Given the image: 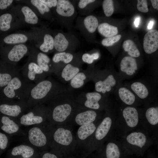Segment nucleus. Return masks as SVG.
Returning <instances> with one entry per match:
<instances>
[{
	"instance_id": "a878e982",
	"label": "nucleus",
	"mask_w": 158,
	"mask_h": 158,
	"mask_svg": "<svg viewBox=\"0 0 158 158\" xmlns=\"http://www.w3.org/2000/svg\"><path fill=\"white\" fill-rule=\"evenodd\" d=\"M80 69L70 63L66 65L61 73V76L66 81L70 80L79 72Z\"/></svg>"
},
{
	"instance_id": "473e14b6",
	"label": "nucleus",
	"mask_w": 158,
	"mask_h": 158,
	"mask_svg": "<svg viewBox=\"0 0 158 158\" xmlns=\"http://www.w3.org/2000/svg\"><path fill=\"white\" fill-rule=\"evenodd\" d=\"M132 90L140 98H146L148 95V91L146 87L142 83L136 82L131 86Z\"/></svg>"
},
{
	"instance_id": "20e7f679",
	"label": "nucleus",
	"mask_w": 158,
	"mask_h": 158,
	"mask_svg": "<svg viewBox=\"0 0 158 158\" xmlns=\"http://www.w3.org/2000/svg\"><path fill=\"white\" fill-rule=\"evenodd\" d=\"M20 73L27 81L36 84L45 79L47 75L35 61H29L22 68Z\"/></svg>"
},
{
	"instance_id": "39448f33",
	"label": "nucleus",
	"mask_w": 158,
	"mask_h": 158,
	"mask_svg": "<svg viewBox=\"0 0 158 158\" xmlns=\"http://www.w3.org/2000/svg\"><path fill=\"white\" fill-rule=\"evenodd\" d=\"M54 38V48L58 52H66L76 44H74V42H76L74 37L63 32L58 33Z\"/></svg>"
},
{
	"instance_id": "a19ab883",
	"label": "nucleus",
	"mask_w": 158,
	"mask_h": 158,
	"mask_svg": "<svg viewBox=\"0 0 158 158\" xmlns=\"http://www.w3.org/2000/svg\"><path fill=\"white\" fill-rule=\"evenodd\" d=\"M99 56L98 52L93 53L90 54L87 53L84 54L82 57L83 61L89 64H92L94 60L98 59Z\"/></svg>"
},
{
	"instance_id": "5701e85b",
	"label": "nucleus",
	"mask_w": 158,
	"mask_h": 158,
	"mask_svg": "<svg viewBox=\"0 0 158 158\" xmlns=\"http://www.w3.org/2000/svg\"><path fill=\"white\" fill-rule=\"evenodd\" d=\"M97 29L99 32L106 38L114 36L118 33L117 27L107 23H103L99 24Z\"/></svg>"
},
{
	"instance_id": "f3484780",
	"label": "nucleus",
	"mask_w": 158,
	"mask_h": 158,
	"mask_svg": "<svg viewBox=\"0 0 158 158\" xmlns=\"http://www.w3.org/2000/svg\"><path fill=\"white\" fill-rule=\"evenodd\" d=\"M20 70L13 65L7 71L2 73L0 72V87H5L13 78L19 75Z\"/></svg>"
},
{
	"instance_id": "4be33fe9",
	"label": "nucleus",
	"mask_w": 158,
	"mask_h": 158,
	"mask_svg": "<svg viewBox=\"0 0 158 158\" xmlns=\"http://www.w3.org/2000/svg\"><path fill=\"white\" fill-rule=\"evenodd\" d=\"M86 100L84 105L88 108L97 109L99 108L100 106L98 103L101 98L100 94L97 92H89L85 95Z\"/></svg>"
},
{
	"instance_id": "4c0bfd02",
	"label": "nucleus",
	"mask_w": 158,
	"mask_h": 158,
	"mask_svg": "<svg viewBox=\"0 0 158 158\" xmlns=\"http://www.w3.org/2000/svg\"><path fill=\"white\" fill-rule=\"evenodd\" d=\"M12 16L10 13H6L0 16V30L5 31L8 30L11 27V23Z\"/></svg>"
},
{
	"instance_id": "aec40b11",
	"label": "nucleus",
	"mask_w": 158,
	"mask_h": 158,
	"mask_svg": "<svg viewBox=\"0 0 158 158\" xmlns=\"http://www.w3.org/2000/svg\"><path fill=\"white\" fill-rule=\"evenodd\" d=\"M112 120L109 117L105 118L98 127L95 133L96 138L101 140L107 134L111 128Z\"/></svg>"
},
{
	"instance_id": "6e6552de",
	"label": "nucleus",
	"mask_w": 158,
	"mask_h": 158,
	"mask_svg": "<svg viewBox=\"0 0 158 158\" xmlns=\"http://www.w3.org/2000/svg\"><path fill=\"white\" fill-rule=\"evenodd\" d=\"M143 47L145 51L148 54L155 51L158 48V31L151 30L145 35L143 39Z\"/></svg>"
},
{
	"instance_id": "79ce46f5",
	"label": "nucleus",
	"mask_w": 158,
	"mask_h": 158,
	"mask_svg": "<svg viewBox=\"0 0 158 158\" xmlns=\"http://www.w3.org/2000/svg\"><path fill=\"white\" fill-rule=\"evenodd\" d=\"M121 36L117 35L110 37L105 38L102 41V44L105 47H109L115 43L118 42L121 39Z\"/></svg>"
},
{
	"instance_id": "393cba45",
	"label": "nucleus",
	"mask_w": 158,
	"mask_h": 158,
	"mask_svg": "<svg viewBox=\"0 0 158 158\" xmlns=\"http://www.w3.org/2000/svg\"><path fill=\"white\" fill-rule=\"evenodd\" d=\"M34 152V150L32 147L22 145L14 147L11 153L14 156L20 155L24 158H29L33 155Z\"/></svg>"
},
{
	"instance_id": "c756f323",
	"label": "nucleus",
	"mask_w": 158,
	"mask_h": 158,
	"mask_svg": "<svg viewBox=\"0 0 158 158\" xmlns=\"http://www.w3.org/2000/svg\"><path fill=\"white\" fill-rule=\"evenodd\" d=\"M123 47L124 50L128 52V54L132 57H137L140 55V52L134 42L130 40L124 42Z\"/></svg>"
},
{
	"instance_id": "cd10ccee",
	"label": "nucleus",
	"mask_w": 158,
	"mask_h": 158,
	"mask_svg": "<svg viewBox=\"0 0 158 158\" xmlns=\"http://www.w3.org/2000/svg\"><path fill=\"white\" fill-rule=\"evenodd\" d=\"M73 58V55L70 53L65 51L58 52L54 55L52 58V61L55 63L62 62L67 64L70 63Z\"/></svg>"
},
{
	"instance_id": "72a5a7b5",
	"label": "nucleus",
	"mask_w": 158,
	"mask_h": 158,
	"mask_svg": "<svg viewBox=\"0 0 158 158\" xmlns=\"http://www.w3.org/2000/svg\"><path fill=\"white\" fill-rule=\"evenodd\" d=\"M44 41L40 47V50L43 52L47 53L54 48V38L50 35L45 34L44 37Z\"/></svg>"
},
{
	"instance_id": "ea45409f",
	"label": "nucleus",
	"mask_w": 158,
	"mask_h": 158,
	"mask_svg": "<svg viewBox=\"0 0 158 158\" xmlns=\"http://www.w3.org/2000/svg\"><path fill=\"white\" fill-rule=\"evenodd\" d=\"M30 2L32 5L37 8L40 13L42 15H44L46 13H49L50 11V9L40 0H32Z\"/></svg>"
},
{
	"instance_id": "f257e3e1",
	"label": "nucleus",
	"mask_w": 158,
	"mask_h": 158,
	"mask_svg": "<svg viewBox=\"0 0 158 158\" xmlns=\"http://www.w3.org/2000/svg\"><path fill=\"white\" fill-rule=\"evenodd\" d=\"M58 88L57 84L50 78L35 84L30 91L28 106H35L47 99H53L58 94Z\"/></svg>"
},
{
	"instance_id": "09e8293b",
	"label": "nucleus",
	"mask_w": 158,
	"mask_h": 158,
	"mask_svg": "<svg viewBox=\"0 0 158 158\" xmlns=\"http://www.w3.org/2000/svg\"><path fill=\"white\" fill-rule=\"evenodd\" d=\"M150 1L154 8L158 10V0H151Z\"/></svg>"
},
{
	"instance_id": "9d476101",
	"label": "nucleus",
	"mask_w": 158,
	"mask_h": 158,
	"mask_svg": "<svg viewBox=\"0 0 158 158\" xmlns=\"http://www.w3.org/2000/svg\"><path fill=\"white\" fill-rule=\"evenodd\" d=\"M32 111L22 116L20 118V123L25 126H30L33 124L40 123L43 120L42 117L37 115V112L39 109L37 105Z\"/></svg>"
},
{
	"instance_id": "423d86ee",
	"label": "nucleus",
	"mask_w": 158,
	"mask_h": 158,
	"mask_svg": "<svg viewBox=\"0 0 158 158\" xmlns=\"http://www.w3.org/2000/svg\"><path fill=\"white\" fill-rule=\"evenodd\" d=\"M78 21V27L85 38L87 33L95 32L99 25L97 18L92 15L86 16L81 19H79Z\"/></svg>"
},
{
	"instance_id": "412c9836",
	"label": "nucleus",
	"mask_w": 158,
	"mask_h": 158,
	"mask_svg": "<svg viewBox=\"0 0 158 158\" xmlns=\"http://www.w3.org/2000/svg\"><path fill=\"white\" fill-rule=\"evenodd\" d=\"M2 124L1 129L8 134H11L17 132L19 129L18 125L6 116H3L1 119Z\"/></svg>"
},
{
	"instance_id": "bb28decb",
	"label": "nucleus",
	"mask_w": 158,
	"mask_h": 158,
	"mask_svg": "<svg viewBox=\"0 0 158 158\" xmlns=\"http://www.w3.org/2000/svg\"><path fill=\"white\" fill-rule=\"evenodd\" d=\"M96 129L94 124L92 122L81 126L78 129V135L79 139L84 140L92 134Z\"/></svg>"
},
{
	"instance_id": "b1692460",
	"label": "nucleus",
	"mask_w": 158,
	"mask_h": 158,
	"mask_svg": "<svg viewBox=\"0 0 158 158\" xmlns=\"http://www.w3.org/2000/svg\"><path fill=\"white\" fill-rule=\"evenodd\" d=\"M126 140L130 144L142 148L145 144L146 138L142 133L133 132L127 136Z\"/></svg>"
},
{
	"instance_id": "2eb2a0df",
	"label": "nucleus",
	"mask_w": 158,
	"mask_h": 158,
	"mask_svg": "<svg viewBox=\"0 0 158 158\" xmlns=\"http://www.w3.org/2000/svg\"><path fill=\"white\" fill-rule=\"evenodd\" d=\"M123 114L128 126L133 127L137 125L138 121V115L135 108L130 107H126L123 111Z\"/></svg>"
},
{
	"instance_id": "c03bdc74",
	"label": "nucleus",
	"mask_w": 158,
	"mask_h": 158,
	"mask_svg": "<svg viewBox=\"0 0 158 158\" xmlns=\"http://www.w3.org/2000/svg\"><path fill=\"white\" fill-rule=\"evenodd\" d=\"M8 139L6 135L4 133L0 132V149L4 150L7 146Z\"/></svg>"
},
{
	"instance_id": "ddd939ff",
	"label": "nucleus",
	"mask_w": 158,
	"mask_h": 158,
	"mask_svg": "<svg viewBox=\"0 0 158 158\" xmlns=\"http://www.w3.org/2000/svg\"><path fill=\"white\" fill-rule=\"evenodd\" d=\"M54 138L57 143L64 145H69L73 140L70 131L61 128L56 130L54 135Z\"/></svg>"
},
{
	"instance_id": "e433bc0d",
	"label": "nucleus",
	"mask_w": 158,
	"mask_h": 158,
	"mask_svg": "<svg viewBox=\"0 0 158 158\" xmlns=\"http://www.w3.org/2000/svg\"><path fill=\"white\" fill-rule=\"evenodd\" d=\"M107 158H119L120 152L118 146L115 144L110 142L107 145L106 149Z\"/></svg>"
},
{
	"instance_id": "2f4dec72",
	"label": "nucleus",
	"mask_w": 158,
	"mask_h": 158,
	"mask_svg": "<svg viewBox=\"0 0 158 158\" xmlns=\"http://www.w3.org/2000/svg\"><path fill=\"white\" fill-rule=\"evenodd\" d=\"M21 11L25 16L24 19L26 23L32 24L37 23L38 18L30 8L27 6H23Z\"/></svg>"
},
{
	"instance_id": "7ed1b4c3",
	"label": "nucleus",
	"mask_w": 158,
	"mask_h": 158,
	"mask_svg": "<svg viewBox=\"0 0 158 158\" xmlns=\"http://www.w3.org/2000/svg\"><path fill=\"white\" fill-rule=\"evenodd\" d=\"M56 11L62 25L65 26L71 25L77 14L74 5L68 0H57Z\"/></svg>"
},
{
	"instance_id": "58836bf2",
	"label": "nucleus",
	"mask_w": 158,
	"mask_h": 158,
	"mask_svg": "<svg viewBox=\"0 0 158 158\" xmlns=\"http://www.w3.org/2000/svg\"><path fill=\"white\" fill-rule=\"evenodd\" d=\"M102 6L104 13L107 17H109L112 15L114 10L112 0H104Z\"/></svg>"
},
{
	"instance_id": "7c9ffc66",
	"label": "nucleus",
	"mask_w": 158,
	"mask_h": 158,
	"mask_svg": "<svg viewBox=\"0 0 158 158\" xmlns=\"http://www.w3.org/2000/svg\"><path fill=\"white\" fill-rule=\"evenodd\" d=\"M28 40L27 37L25 35L16 33L7 36L4 39V41L7 44H16L25 42Z\"/></svg>"
},
{
	"instance_id": "a18cd8bd",
	"label": "nucleus",
	"mask_w": 158,
	"mask_h": 158,
	"mask_svg": "<svg viewBox=\"0 0 158 158\" xmlns=\"http://www.w3.org/2000/svg\"><path fill=\"white\" fill-rule=\"evenodd\" d=\"M40 1L50 9L53 7H56L57 3V0H40Z\"/></svg>"
},
{
	"instance_id": "37998d69",
	"label": "nucleus",
	"mask_w": 158,
	"mask_h": 158,
	"mask_svg": "<svg viewBox=\"0 0 158 158\" xmlns=\"http://www.w3.org/2000/svg\"><path fill=\"white\" fill-rule=\"evenodd\" d=\"M137 8L139 11L143 13H147L148 11L147 1L138 0L137 4Z\"/></svg>"
},
{
	"instance_id": "f8f14e48",
	"label": "nucleus",
	"mask_w": 158,
	"mask_h": 158,
	"mask_svg": "<svg viewBox=\"0 0 158 158\" xmlns=\"http://www.w3.org/2000/svg\"><path fill=\"white\" fill-rule=\"evenodd\" d=\"M28 51L27 47L23 44L14 46L9 51L8 54V59L14 65V63L20 61Z\"/></svg>"
},
{
	"instance_id": "0eeeda50",
	"label": "nucleus",
	"mask_w": 158,
	"mask_h": 158,
	"mask_svg": "<svg viewBox=\"0 0 158 158\" xmlns=\"http://www.w3.org/2000/svg\"><path fill=\"white\" fill-rule=\"evenodd\" d=\"M28 106L26 102L12 101V104H3L0 105V112L6 115L16 117L23 111L24 107Z\"/></svg>"
},
{
	"instance_id": "1a4fd4ad",
	"label": "nucleus",
	"mask_w": 158,
	"mask_h": 158,
	"mask_svg": "<svg viewBox=\"0 0 158 158\" xmlns=\"http://www.w3.org/2000/svg\"><path fill=\"white\" fill-rule=\"evenodd\" d=\"M28 134L29 140L33 145L40 147L46 144L47 140L46 136L39 128L34 127L31 128Z\"/></svg>"
},
{
	"instance_id": "de8ad7c7",
	"label": "nucleus",
	"mask_w": 158,
	"mask_h": 158,
	"mask_svg": "<svg viewBox=\"0 0 158 158\" xmlns=\"http://www.w3.org/2000/svg\"><path fill=\"white\" fill-rule=\"evenodd\" d=\"M42 158H57L54 154L47 153L44 154Z\"/></svg>"
},
{
	"instance_id": "c85d7f7f",
	"label": "nucleus",
	"mask_w": 158,
	"mask_h": 158,
	"mask_svg": "<svg viewBox=\"0 0 158 158\" xmlns=\"http://www.w3.org/2000/svg\"><path fill=\"white\" fill-rule=\"evenodd\" d=\"M118 94L121 99L127 104L131 105L135 101V97L134 95L125 87H121L119 89Z\"/></svg>"
},
{
	"instance_id": "f03ea898",
	"label": "nucleus",
	"mask_w": 158,
	"mask_h": 158,
	"mask_svg": "<svg viewBox=\"0 0 158 158\" xmlns=\"http://www.w3.org/2000/svg\"><path fill=\"white\" fill-rule=\"evenodd\" d=\"M35 84L29 82L22 76L21 73L13 78L4 87L3 93L9 101H27L30 91Z\"/></svg>"
},
{
	"instance_id": "f704fd0d",
	"label": "nucleus",
	"mask_w": 158,
	"mask_h": 158,
	"mask_svg": "<svg viewBox=\"0 0 158 158\" xmlns=\"http://www.w3.org/2000/svg\"><path fill=\"white\" fill-rule=\"evenodd\" d=\"M86 79V76L84 73L79 72L70 80L71 85L74 88H79L83 85Z\"/></svg>"
},
{
	"instance_id": "dca6fc26",
	"label": "nucleus",
	"mask_w": 158,
	"mask_h": 158,
	"mask_svg": "<svg viewBox=\"0 0 158 158\" xmlns=\"http://www.w3.org/2000/svg\"><path fill=\"white\" fill-rule=\"evenodd\" d=\"M36 57V61H35L47 75L54 72V69L50 65L51 59L46 54L39 52L37 53Z\"/></svg>"
},
{
	"instance_id": "8fccbe9b",
	"label": "nucleus",
	"mask_w": 158,
	"mask_h": 158,
	"mask_svg": "<svg viewBox=\"0 0 158 158\" xmlns=\"http://www.w3.org/2000/svg\"><path fill=\"white\" fill-rule=\"evenodd\" d=\"M140 20V18L139 16L136 17L134 21V25L135 27H138L139 25Z\"/></svg>"
},
{
	"instance_id": "c9c22d12",
	"label": "nucleus",
	"mask_w": 158,
	"mask_h": 158,
	"mask_svg": "<svg viewBox=\"0 0 158 158\" xmlns=\"http://www.w3.org/2000/svg\"><path fill=\"white\" fill-rule=\"evenodd\" d=\"M145 115L148 122L154 125L158 123V108L151 107L146 111Z\"/></svg>"
},
{
	"instance_id": "a211bd4d",
	"label": "nucleus",
	"mask_w": 158,
	"mask_h": 158,
	"mask_svg": "<svg viewBox=\"0 0 158 158\" xmlns=\"http://www.w3.org/2000/svg\"><path fill=\"white\" fill-rule=\"evenodd\" d=\"M116 84V80L112 75H109L103 81L100 80L96 82L95 85L96 90L103 93L111 90V87Z\"/></svg>"
},
{
	"instance_id": "6ab92c4d",
	"label": "nucleus",
	"mask_w": 158,
	"mask_h": 158,
	"mask_svg": "<svg viewBox=\"0 0 158 158\" xmlns=\"http://www.w3.org/2000/svg\"><path fill=\"white\" fill-rule=\"evenodd\" d=\"M96 116L95 111L87 110L77 114L75 121L78 124L82 126L92 123L95 120Z\"/></svg>"
},
{
	"instance_id": "9b49d317",
	"label": "nucleus",
	"mask_w": 158,
	"mask_h": 158,
	"mask_svg": "<svg viewBox=\"0 0 158 158\" xmlns=\"http://www.w3.org/2000/svg\"><path fill=\"white\" fill-rule=\"evenodd\" d=\"M71 110L72 107L69 104L58 105L55 107L53 110L52 118L56 121H63L70 115Z\"/></svg>"
},
{
	"instance_id": "4468645a",
	"label": "nucleus",
	"mask_w": 158,
	"mask_h": 158,
	"mask_svg": "<svg viewBox=\"0 0 158 158\" xmlns=\"http://www.w3.org/2000/svg\"><path fill=\"white\" fill-rule=\"evenodd\" d=\"M137 66L135 59L130 56H125L121 60L120 69L121 71L127 75H131L137 69Z\"/></svg>"
},
{
	"instance_id": "49530a36",
	"label": "nucleus",
	"mask_w": 158,
	"mask_h": 158,
	"mask_svg": "<svg viewBox=\"0 0 158 158\" xmlns=\"http://www.w3.org/2000/svg\"><path fill=\"white\" fill-rule=\"evenodd\" d=\"M13 1L12 0H0V8L1 9L6 8Z\"/></svg>"
},
{
	"instance_id": "3c124183",
	"label": "nucleus",
	"mask_w": 158,
	"mask_h": 158,
	"mask_svg": "<svg viewBox=\"0 0 158 158\" xmlns=\"http://www.w3.org/2000/svg\"><path fill=\"white\" fill-rule=\"evenodd\" d=\"M154 23V20H151L149 22L147 26V28L148 30L151 29Z\"/></svg>"
}]
</instances>
